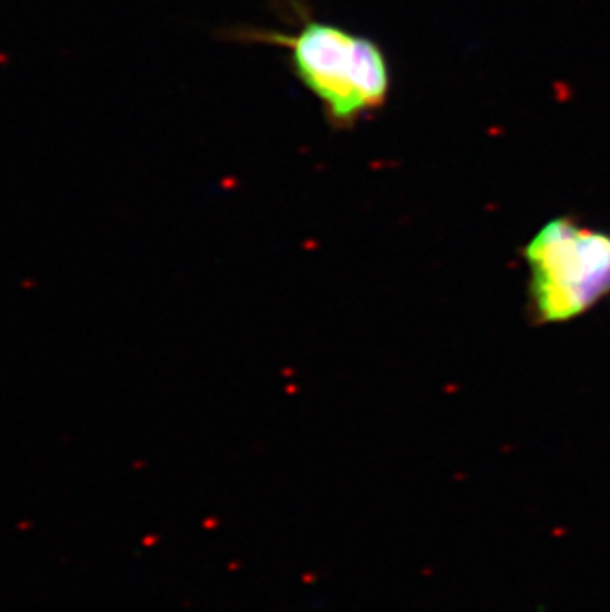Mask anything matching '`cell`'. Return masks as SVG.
Returning <instances> with one entry per match:
<instances>
[{
    "instance_id": "obj_1",
    "label": "cell",
    "mask_w": 610,
    "mask_h": 612,
    "mask_svg": "<svg viewBox=\"0 0 610 612\" xmlns=\"http://www.w3.org/2000/svg\"><path fill=\"white\" fill-rule=\"evenodd\" d=\"M240 38L286 48L294 74L321 103L327 123L335 129L353 127L389 100L391 70L387 56L367 36L307 18L292 34L244 30Z\"/></svg>"
},
{
    "instance_id": "obj_2",
    "label": "cell",
    "mask_w": 610,
    "mask_h": 612,
    "mask_svg": "<svg viewBox=\"0 0 610 612\" xmlns=\"http://www.w3.org/2000/svg\"><path fill=\"white\" fill-rule=\"evenodd\" d=\"M533 325L583 317L610 296V232L573 216L545 222L521 250Z\"/></svg>"
}]
</instances>
